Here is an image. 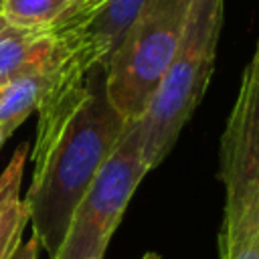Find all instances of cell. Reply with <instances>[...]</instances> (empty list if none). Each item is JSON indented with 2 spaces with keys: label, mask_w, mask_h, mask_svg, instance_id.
<instances>
[{
  "label": "cell",
  "mask_w": 259,
  "mask_h": 259,
  "mask_svg": "<svg viewBox=\"0 0 259 259\" xmlns=\"http://www.w3.org/2000/svg\"><path fill=\"white\" fill-rule=\"evenodd\" d=\"M144 2L146 0H101L97 14L83 30H71L101 65H107L111 53L119 45Z\"/></svg>",
  "instance_id": "obj_9"
},
{
  "label": "cell",
  "mask_w": 259,
  "mask_h": 259,
  "mask_svg": "<svg viewBox=\"0 0 259 259\" xmlns=\"http://www.w3.org/2000/svg\"><path fill=\"white\" fill-rule=\"evenodd\" d=\"M65 38L69 51L36 107L32 178L22 198L32 237L49 257L57 253L75 206L130 123L107 97L105 65Z\"/></svg>",
  "instance_id": "obj_1"
},
{
  "label": "cell",
  "mask_w": 259,
  "mask_h": 259,
  "mask_svg": "<svg viewBox=\"0 0 259 259\" xmlns=\"http://www.w3.org/2000/svg\"><path fill=\"white\" fill-rule=\"evenodd\" d=\"M148 172L142 154V127L136 119L127 123L115 150L81 196L51 259H103L111 235Z\"/></svg>",
  "instance_id": "obj_5"
},
{
  "label": "cell",
  "mask_w": 259,
  "mask_h": 259,
  "mask_svg": "<svg viewBox=\"0 0 259 259\" xmlns=\"http://www.w3.org/2000/svg\"><path fill=\"white\" fill-rule=\"evenodd\" d=\"M225 0H192L180 45L160 79L142 119V154L148 168L160 166L204 97L214 71Z\"/></svg>",
  "instance_id": "obj_2"
},
{
  "label": "cell",
  "mask_w": 259,
  "mask_h": 259,
  "mask_svg": "<svg viewBox=\"0 0 259 259\" xmlns=\"http://www.w3.org/2000/svg\"><path fill=\"white\" fill-rule=\"evenodd\" d=\"M59 45L55 30L22 28L0 18V85L24 69L49 59Z\"/></svg>",
  "instance_id": "obj_8"
},
{
  "label": "cell",
  "mask_w": 259,
  "mask_h": 259,
  "mask_svg": "<svg viewBox=\"0 0 259 259\" xmlns=\"http://www.w3.org/2000/svg\"><path fill=\"white\" fill-rule=\"evenodd\" d=\"M26 225H28V210L24 204L22 212L12 223H8V227L0 233V259H10V255L22 241V231Z\"/></svg>",
  "instance_id": "obj_11"
},
{
  "label": "cell",
  "mask_w": 259,
  "mask_h": 259,
  "mask_svg": "<svg viewBox=\"0 0 259 259\" xmlns=\"http://www.w3.org/2000/svg\"><path fill=\"white\" fill-rule=\"evenodd\" d=\"M219 178L225 186L219 259H259V40L221 136Z\"/></svg>",
  "instance_id": "obj_3"
},
{
  "label": "cell",
  "mask_w": 259,
  "mask_h": 259,
  "mask_svg": "<svg viewBox=\"0 0 259 259\" xmlns=\"http://www.w3.org/2000/svg\"><path fill=\"white\" fill-rule=\"evenodd\" d=\"M57 34H59V45L49 59L24 69L4 85L0 95V134L4 136V140H8L12 132L32 111H36L40 99L47 95L49 87L53 85L57 69L69 51L67 38L61 32Z\"/></svg>",
  "instance_id": "obj_6"
},
{
  "label": "cell",
  "mask_w": 259,
  "mask_h": 259,
  "mask_svg": "<svg viewBox=\"0 0 259 259\" xmlns=\"http://www.w3.org/2000/svg\"><path fill=\"white\" fill-rule=\"evenodd\" d=\"M2 89H4V85H0V95H2Z\"/></svg>",
  "instance_id": "obj_14"
},
{
  "label": "cell",
  "mask_w": 259,
  "mask_h": 259,
  "mask_svg": "<svg viewBox=\"0 0 259 259\" xmlns=\"http://www.w3.org/2000/svg\"><path fill=\"white\" fill-rule=\"evenodd\" d=\"M192 0H146L105 65V89L125 121L142 119L184 34Z\"/></svg>",
  "instance_id": "obj_4"
},
{
  "label": "cell",
  "mask_w": 259,
  "mask_h": 259,
  "mask_svg": "<svg viewBox=\"0 0 259 259\" xmlns=\"http://www.w3.org/2000/svg\"><path fill=\"white\" fill-rule=\"evenodd\" d=\"M93 0H0V18L22 28L59 30L85 24Z\"/></svg>",
  "instance_id": "obj_7"
},
{
  "label": "cell",
  "mask_w": 259,
  "mask_h": 259,
  "mask_svg": "<svg viewBox=\"0 0 259 259\" xmlns=\"http://www.w3.org/2000/svg\"><path fill=\"white\" fill-rule=\"evenodd\" d=\"M142 259H160V255L158 253H146V255H142Z\"/></svg>",
  "instance_id": "obj_13"
},
{
  "label": "cell",
  "mask_w": 259,
  "mask_h": 259,
  "mask_svg": "<svg viewBox=\"0 0 259 259\" xmlns=\"http://www.w3.org/2000/svg\"><path fill=\"white\" fill-rule=\"evenodd\" d=\"M26 158H28V142H22L14 148L6 168L0 174V233L24 208V200L20 198V186H22Z\"/></svg>",
  "instance_id": "obj_10"
},
{
  "label": "cell",
  "mask_w": 259,
  "mask_h": 259,
  "mask_svg": "<svg viewBox=\"0 0 259 259\" xmlns=\"http://www.w3.org/2000/svg\"><path fill=\"white\" fill-rule=\"evenodd\" d=\"M38 243L36 239L30 235L28 241H20V245L14 249V253L10 255V259H38Z\"/></svg>",
  "instance_id": "obj_12"
}]
</instances>
